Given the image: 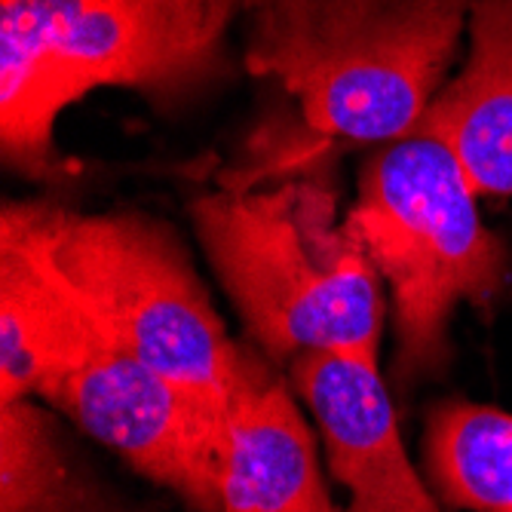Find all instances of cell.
<instances>
[{"instance_id": "30bf717a", "label": "cell", "mask_w": 512, "mask_h": 512, "mask_svg": "<svg viewBox=\"0 0 512 512\" xmlns=\"http://www.w3.org/2000/svg\"><path fill=\"white\" fill-rule=\"evenodd\" d=\"M467 59L417 129L454 151L479 197L512 200V0H476Z\"/></svg>"}, {"instance_id": "3957f363", "label": "cell", "mask_w": 512, "mask_h": 512, "mask_svg": "<svg viewBox=\"0 0 512 512\" xmlns=\"http://www.w3.org/2000/svg\"><path fill=\"white\" fill-rule=\"evenodd\" d=\"M476 0H246V71L353 145L417 129L457 59Z\"/></svg>"}, {"instance_id": "5b68a950", "label": "cell", "mask_w": 512, "mask_h": 512, "mask_svg": "<svg viewBox=\"0 0 512 512\" xmlns=\"http://www.w3.org/2000/svg\"><path fill=\"white\" fill-rule=\"evenodd\" d=\"M0 227L28 240L102 329L160 375L234 408L243 347L178 234L145 212H77L50 200L4 203Z\"/></svg>"}, {"instance_id": "8992f818", "label": "cell", "mask_w": 512, "mask_h": 512, "mask_svg": "<svg viewBox=\"0 0 512 512\" xmlns=\"http://www.w3.org/2000/svg\"><path fill=\"white\" fill-rule=\"evenodd\" d=\"M40 402L191 512L218 509L230 411L160 375L105 329Z\"/></svg>"}, {"instance_id": "9c48e42d", "label": "cell", "mask_w": 512, "mask_h": 512, "mask_svg": "<svg viewBox=\"0 0 512 512\" xmlns=\"http://www.w3.org/2000/svg\"><path fill=\"white\" fill-rule=\"evenodd\" d=\"M0 512H191L105 473L40 399L0 402Z\"/></svg>"}, {"instance_id": "6da1fadb", "label": "cell", "mask_w": 512, "mask_h": 512, "mask_svg": "<svg viewBox=\"0 0 512 512\" xmlns=\"http://www.w3.org/2000/svg\"><path fill=\"white\" fill-rule=\"evenodd\" d=\"M246 0H0V154L31 181H62L65 108L96 89L188 105L227 65Z\"/></svg>"}, {"instance_id": "8fae6325", "label": "cell", "mask_w": 512, "mask_h": 512, "mask_svg": "<svg viewBox=\"0 0 512 512\" xmlns=\"http://www.w3.org/2000/svg\"><path fill=\"white\" fill-rule=\"evenodd\" d=\"M102 335V322L59 273L0 227V402L40 399Z\"/></svg>"}, {"instance_id": "277c9868", "label": "cell", "mask_w": 512, "mask_h": 512, "mask_svg": "<svg viewBox=\"0 0 512 512\" xmlns=\"http://www.w3.org/2000/svg\"><path fill=\"white\" fill-rule=\"evenodd\" d=\"M347 224L387 286L393 322L390 384L408 396L451 359L460 304L491 310L512 258L485 224L479 194L436 132L414 129L359 169Z\"/></svg>"}, {"instance_id": "7c38bea8", "label": "cell", "mask_w": 512, "mask_h": 512, "mask_svg": "<svg viewBox=\"0 0 512 512\" xmlns=\"http://www.w3.org/2000/svg\"><path fill=\"white\" fill-rule=\"evenodd\" d=\"M424 470L442 509L512 512V414L448 399L427 414Z\"/></svg>"}, {"instance_id": "7a4b0ae2", "label": "cell", "mask_w": 512, "mask_h": 512, "mask_svg": "<svg viewBox=\"0 0 512 512\" xmlns=\"http://www.w3.org/2000/svg\"><path fill=\"white\" fill-rule=\"evenodd\" d=\"M194 230L246 332L270 362L304 353L381 359L384 283L322 181L215 191Z\"/></svg>"}, {"instance_id": "52a82bcc", "label": "cell", "mask_w": 512, "mask_h": 512, "mask_svg": "<svg viewBox=\"0 0 512 512\" xmlns=\"http://www.w3.org/2000/svg\"><path fill=\"white\" fill-rule=\"evenodd\" d=\"M289 381L319 427L332 476L347 488V512H442L430 482L405 454L381 359L304 353Z\"/></svg>"}, {"instance_id": "ba28073f", "label": "cell", "mask_w": 512, "mask_h": 512, "mask_svg": "<svg viewBox=\"0 0 512 512\" xmlns=\"http://www.w3.org/2000/svg\"><path fill=\"white\" fill-rule=\"evenodd\" d=\"M215 512H341L289 384L252 347H243Z\"/></svg>"}]
</instances>
